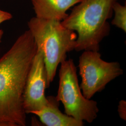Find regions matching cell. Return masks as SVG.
Returning a JSON list of instances; mask_svg holds the SVG:
<instances>
[{"label":"cell","mask_w":126,"mask_h":126,"mask_svg":"<svg viewBox=\"0 0 126 126\" xmlns=\"http://www.w3.org/2000/svg\"><path fill=\"white\" fill-rule=\"evenodd\" d=\"M36 51L35 42L28 30L0 58V126L26 125L23 94Z\"/></svg>","instance_id":"1"},{"label":"cell","mask_w":126,"mask_h":126,"mask_svg":"<svg viewBox=\"0 0 126 126\" xmlns=\"http://www.w3.org/2000/svg\"><path fill=\"white\" fill-rule=\"evenodd\" d=\"M117 0H81L61 23L77 35L75 50L99 51L100 43L108 36L113 5Z\"/></svg>","instance_id":"2"},{"label":"cell","mask_w":126,"mask_h":126,"mask_svg":"<svg viewBox=\"0 0 126 126\" xmlns=\"http://www.w3.org/2000/svg\"><path fill=\"white\" fill-rule=\"evenodd\" d=\"M29 30L42 54L47 74L48 87L54 80L59 65L75 50L77 35L61 21L34 17L28 23Z\"/></svg>","instance_id":"3"},{"label":"cell","mask_w":126,"mask_h":126,"mask_svg":"<svg viewBox=\"0 0 126 126\" xmlns=\"http://www.w3.org/2000/svg\"><path fill=\"white\" fill-rule=\"evenodd\" d=\"M60 64L56 98L63 104L65 114L77 120L92 123L99 112L97 101L83 94L73 59H66Z\"/></svg>","instance_id":"4"},{"label":"cell","mask_w":126,"mask_h":126,"mask_svg":"<svg viewBox=\"0 0 126 126\" xmlns=\"http://www.w3.org/2000/svg\"><path fill=\"white\" fill-rule=\"evenodd\" d=\"M78 67L81 78L80 87L87 99L102 92L108 83L123 74L120 63L104 60L99 51L84 50L79 57Z\"/></svg>","instance_id":"5"},{"label":"cell","mask_w":126,"mask_h":126,"mask_svg":"<svg viewBox=\"0 0 126 126\" xmlns=\"http://www.w3.org/2000/svg\"><path fill=\"white\" fill-rule=\"evenodd\" d=\"M47 74L42 54L37 51L32 61L23 94V106L26 114L40 110L47 103L45 91Z\"/></svg>","instance_id":"6"},{"label":"cell","mask_w":126,"mask_h":126,"mask_svg":"<svg viewBox=\"0 0 126 126\" xmlns=\"http://www.w3.org/2000/svg\"><path fill=\"white\" fill-rule=\"evenodd\" d=\"M47 103L40 110L31 113L37 116L47 126H83L84 122L63 113L59 109L60 102L56 96L47 97Z\"/></svg>","instance_id":"7"},{"label":"cell","mask_w":126,"mask_h":126,"mask_svg":"<svg viewBox=\"0 0 126 126\" xmlns=\"http://www.w3.org/2000/svg\"><path fill=\"white\" fill-rule=\"evenodd\" d=\"M38 18L62 21L68 9L81 0H31Z\"/></svg>","instance_id":"8"},{"label":"cell","mask_w":126,"mask_h":126,"mask_svg":"<svg viewBox=\"0 0 126 126\" xmlns=\"http://www.w3.org/2000/svg\"><path fill=\"white\" fill-rule=\"evenodd\" d=\"M113 11L114 12V16L112 21V24L121 29L126 33V5H122L116 1L113 4Z\"/></svg>","instance_id":"9"},{"label":"cell","mask_w":126,"mask_h":126,"mask_svg":"<svg viewBox=\"0 0 126 126\" xmlns=\"http://www.w3.org/2000/svg\"><path fill=\"white\" fill-rule=\"evenodd\" d=\"M12 18V16L11 14L0 10V24L6 21H8ZM3 35V31L2 30H0V44L1 42V39Z\"/></svg>","instance_id":"10"},{"label":"cell","mask_w":126,"mask_h":126,"mask_svg":"<svg viewBox=\"0 0 126 126\" xmlns=\"http://www.w3.org/2000/svg\"><path fill=\"white\" fill-rule=\"evenodd\" d=\"M118 112L119 116L123 120H126V101L121 100L119 101L118 106Z\"/></svg>","instance_id":"11"}]
</instances>
